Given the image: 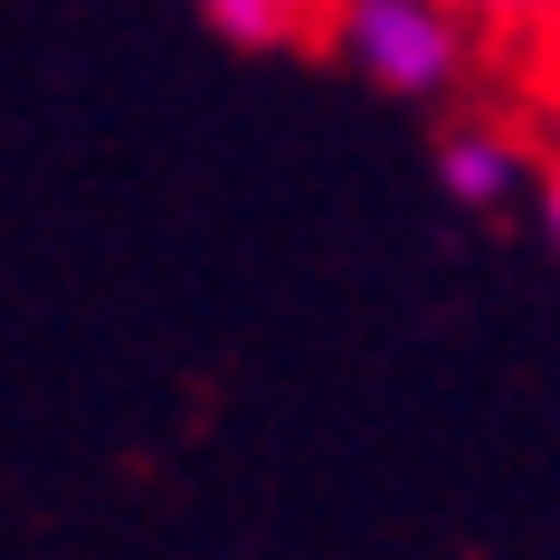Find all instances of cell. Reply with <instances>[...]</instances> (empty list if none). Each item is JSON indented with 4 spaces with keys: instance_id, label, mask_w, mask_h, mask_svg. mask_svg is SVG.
Listing matches in <instances>:
<instances>
[{
    "instance_id": "1",
    "label": "cell",
    "mask_w": 560,
    "mask_h": 560,
    "mask_svg": "<svg viewBox=\"0 0 560 560\" xmlns=\"http://www.w3.org/2000/svg\"><path fill=\"white\" fill-rule=\"evenodd\" d=\"M324 38L342 48V67H361L389 95H456L485 48L456 20V0H332Z\"/></svg>"
},
{
    "instance_id": "5",
    "label": "cell",
    "mask_w": 560,
    "mask_h": 560,
    "mask_svg": "<svg viewBox=\"0 0 560 560\" xmlns=\"http://www.w3.org/2000/svg\"><path fill=\"white\" fill-rule=\"evenodd\" d=\"M532 133L551 143V162H560V48H541L532 58Z\"/></svg>"
},
{
    "instance_id": "3",
    "label": "cell",
    "mask_w": 560,
    "mask_h": 560,
    "mask_svg": "<svg viewBox=\"0 0 560 560\" xmlns=\"http://www.w3.org/2000/svg\"><path fill=\"white\" fill-rule=\"evenodd\" d=\"M324 10L332 0H200V20L237 48H304L324 38Z\"/></svg>"
},
{
    "instance_id": "2",
    "label": "cell",
    "mask_w": 560,
    "mask_h": 560,
    "mask_svg": "<svg viewBox=\"0 0 560 560\" xmlns=\"http://www.w3.org/2000/svg\"><path fill=\"white\" fill-rule=\"evenodd\" d=\"M438 180H446L456 209H503L513 180H523V133H503V124H456L438 143Z\"/></svg>"
},
{
    "instance_id": "6",
    "label": "cell",
    "mask_w": 560,
    "mask_h": 560,
    "mask_svg": "<svg viewBox=\"0 0 560 560\" xmlns=\"http://www.w3.org/2000/svg\"><path fill=\"white\" fill-rule=\"evenodd\" d=\"M541 229H551V247H560V162H551V180H541Z\"/></svg>"
},
{
    "instance_id": "4",
    "label": "cell",
    "mask_w": 560,
    "mask_h": 560,
    "mask_svg": "<svg viewBox=\"0 0 560 560\" xmlns=\"http://www.w3.org/2000/svg\"><path fill=\"white\" fill-rule=\"evenodd\" d=\"M456 20H466L485 48H513V58L560 48V0H456Z\"/></svg>"
}]
</instances>
